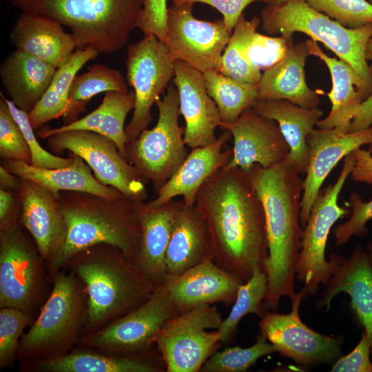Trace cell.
<instances>
[{"label":"cell","instance_id":"1","mask_svg":"<svg viewBox=\"0 0 372 372\" xmlns=\"http://www.w3.org/2000/svg\"><path fill=\"white\" fill-rule=\"evenodd\" d=\"M195 204L207 225L210 257L216 265L244 282L257 269L265 271V215L248 172L218 169L203 184Z\"/></svg>","mask_w":372,"mask_h":372},{"label":"cell","instance_id":"2","mask_svg":"<svg viewBox=\"0 0 372 372\" xmlns=\"http://www.w3.org/2000/svg\"><path fill=\"white\" fill-rule=\"evenodd\" d=\"M248 172L265 215L269 256L264 303L275 310L282 296L291 298L295 293L304 230L300 223L304 178L288 156L268 168L255 164Z\"/></svg>","mask_w":372,"mask_h":372},{"label":"cell","instance_id":"3","mask_svg":"<svg viewBox=\"0 0 372 372\" xmlns=\"http://www.w3.org/2000/svg\"><path fill=\"white\" fill-rule=\"evenodd\" d=\"M65 269L79 278L87 295V321L82 336L136 309L157 287L119 249L107 244L78 251Z\"/></svg>","mask_w":372,"mask_h":372},{"label":"cell","instance_id":"4","mask_svg":"<svg viewBox=\"0 0 372 372\" xmlns=\"http://www.w3.org/2000/svg\"><path fill=\"white\" fill-rule=\"evenodd\" d=\"M56 200L68 233L63 251L50 271V277L65 269L78 251L98 244L117 247L135 263L142 239L139 207L143 201L124 194L107 198L74 191L61 192Z\"/></svg>","mask_w":372,"mask_h":372},{"label":"cell","instance_id":"5","mask_svg":"<svg viewBox=\"0 0 372 372\" xmlns=\"http://www.w3.org/2000/svg\"><path fill=\"white\" fill-rule=\"evenodd\" d=\"M144 0H10L21 12L51 17L70 29L77 49L111 54L128 42Z\"/></svg>","mask_w":372,"mask_h":372},{"label":"cell","instance_id":"6","mask_svg":"<svg viewBox=\"0 0 372 372\" xmlns=\"http://www.w3.org/2000/svg\"><path fill=\"white\" fill-rule=\"evenodd\" d=\"M52 289L37 318L23 333L17 360H50L76 347L87 321V295L83 283L68 269L51 276Z\"/></svg>","mask_w":372,"mask_h":372},{"label":"cell","instance_id":"7","mask_svg":"<svg viewBox=\"0 0 372 372\" xmlns=\"http://www.w3.org/2000/svg\"><path fill=\"white\" fill-rule=\"evenodd\" d=\"M262 28L269 34H280L293 41L298 32L320 42L338 58L349 63L361 76L369 96L372 94V76L365 51L372 38V25L348 28L320 12L304 0H288L282 6L267 4L260 14Z\"/></svg>","mask_w":372,"mask_h":372},{"label":"cell","instance_id":"8","mask_svg":"<svg viewBox=\"0 0 372 372\" xmlns=\"http://www.w3.org/2000/svg\"><path fill=\"white\" fill-rule=\"evenodd\" d=\"M49 281L46 263L21 223L0 230V307L34 315L50 292Z\"/></svg>","mask_w":372,"mask_h":372},{"label":"cell","instance_id":"9","mask_svg":"<svg viewBox=\"0 0 372 372\" xmlns=\"http://www.w3.org/2000/svg\"><path fill=\"white\" fill-rule=\"evenodd\" d=\"M156 105L158 117L151 129L144 130L126 146L125 158L145 182L158 190L176 172L187 156L184 129L178 124L179 98L170 85Z\"/></svg>","mask_w":372,"mask_h":372},{"label":"cell","instance_id":"10","mask_svg":"<svg viewBox=\"0 0 372 372\" xmlns=\"http://www.w3.org/2000/svg\"><path fill=\"white\" fill-rule=\"evenodd\" d=\"M354 163L355 159L351 154L344 158L338 179L333 184L320 189L304 227L296 277L304 284L303 289L308 295L316 294L321 284L326 285L345 259L342 256L331 254V260L327 261L325 249L333 225L349 214V209L340 206L338 200Z\"/></svg>","mask_w":372,"mask_h":372},{"label":"cell","instance_id":"11","mask_svg":"<svg viewBox=\"0 0 372 372\" xmlns=\"http://www.w3.org/2000/svg\"><path fill=\"white\" fill-rule=\"evenodd\" d=\"M216 306L204 304L167 320L154 344L167 372H198L221 342Z\"/></svg>","mask_w":372,"mask_h":372},{"label":"cell","instance_id":"12","mask_svg":"<svg viewBox=\"0 0 372 372\" xmlns=\"http://www.w3.org/2000/svg\"><path fill=\"white\" fill-rule=\"evenodd\" d=\"M178 314L165 282L136 309L102 329L81 336L76 347L115 355L145 353L152 349L165 323Z\"/></svg>","mask_w":372,"mask_h":372},{"label":"cell","instance_id":"13","mask_svg":"<svg viewBox=\"0 0 372 372\" xmlns=\"http://www.w3.org/2000/svg\"><path fill=\"white\" fill-rule=\"evenodd\" d=\"M174 61L166 44L154 35L144 36L128 46L127 80L135 95L132 116L125 127L128 143L152 121L151 109L174 77Z\"/></svg>","mask_w":372,"mask_h":372},{"label":"cell","instance_id":"14","mask_svg":"<svg viewBox=\"0 0 372 372\" xmlns=\"http://www.w3.org/2000/svg\"><path fill=\"white\" fill-rule=\"evenodd\" d=\"M46 139L53 154L67 150L82 158L103 185L114 187L132 199H147L145 182L110 138L93 132L70 130L56 133Z\"/></svg>","mask_w":372,"mask_h":372},{"label":"cell","instance_id":"15","mask_svg":"<svg viewBox=\"0 0 372 372\" xmlns=\"http://www.w3.org/2000/svg\"><path fill=\"white\" fill-rule=\"evenodd\" d=\"M307 296L304 289L295 293L290 298L291 310L288 313L266 311L258 324L260 333L273 345L276 352L299 364L333 363L342 356V337L321 334L301 320L299 309Z\"/></svg>","mask_w":372,"mask_h":372},{"label":"cell","instance_id":"16","mask_svg":"<svg viewBox=\"0 0 372 372\" xmlns=\"http://www.w3.org/2000/svg\"><path fill=\"white\" fill-rule=\"evenodd\" d=\"M193 4H172L168 8L165 44L174 60L201 72L218 71L231 33L224 21H201L192 12Z\"/></svg>","mask_w":372,"mask_h":372},{"label":"cell","instance_id":"17","mask_svg":"<svg viewBox=\"0 0 372 372\" xmlns=\"http://www.w3.org/2000/svg\"><path fill=\"white\" fill-rule=\"evenodd\" d=\"M234 139L232 158L227 168L240 167L246 172L258 164L264 168L285 160L290 152L276 121L261 116L253 108L245 110L233 123L220 126Z\"/></svg>","mask_w":372,"mask_h":372},{"label":"cell","instance_id":"18","mask_svg":"<svg viewBox=\"0 0 372 372\" xmlns=\"http://www.w3.org/2000/svg\"><path fill=\"white\" fill-rule=\"evenodd\" d=\"M21 223L33 238L50 274L61 257L67 238V225L56 198L46 188L20 178Z\"/></svg>","mask_w":372,"mask_h":372},{"label":"cell","instance_id":"19","mask_svg":"<svg viewBox=\"0 0 372 372\" xmlns=\"http://www.w3.org/2000/svg\"><path fill=\"white\" fill-rule=\"evenodd\" d=\"M307 142L309 162L300 200L302 227L306 225L313 203L334 167L355 149L372 144V126L347 133H341L335 129H313Z\"/></svg>","mask_w":372,"mask_h":372},{"label":"cell","instance_id":"20","mask_svg":"<svg viewBox=\"0 0 372 372\" xmlns=\"http://www.w3.org/2000/svg\"><path fill=\"white\" fill-rule=\"evenodd\" d=\"M165 282L172 304L180 314L204 304H234L245 282L208 257Z\"/></svg>","mask_w":372,"mask_h":372},{"label":"cell","instance_id":"21","mask_svg":"<svg viewBox=\"0 0 372 372\" xmlns=\"http://www.w3.org/2000/svg\"><path fill=\"white\" fill-rule=\"evenodd\" d=\"M172 81L178 93L187 146L194 149L214 142L217 138L215 131L222 121L216 104L207 92L203 72L175 60Z\"/></svg>","mask_w":372,"mask_h":372},{"label":"cell","instance_id":"22","mask_svg":"<svg viewBox=\"0 0 372 372\" xmlns=\"http://www.w3.org/2000/svg\"><path fill=\"white\" fill-rule=\"evenodd\" d=\"M231 136L225 130L216 139L205 146L192 149L173 176L158 189L156 196L147 202L152 207H160L177 196L187 204H195L198 190L207 179L230 162L232 148L223 149Z\"/></svg>","mask_w":372,"mask_h":372},{"label":"cell","instance_id":"23","mask_svg":"<svg viewBox=\"0 0 372 372\" xmlns=\"http://www.w3.org/2000/svg\"><path fill=\"white\" fill-rule=\"evenodd\" d=\"M23 372H163L164 362L158 351L152 349L138 354L115 355L76 347L50 360L21 362Z\"/></svg>","mask_w":372,"mask_h":372},{"label":"cell","instance_id":"24","mask_svg":"<svg viewBox=\"0 0 372 372\" xmlns=\"http://www.w3.org/2000/svg\"><path fill=\"white\" fill-rule=\"evenodd\" d=\"M309 55L319 58L327 65L331 78L332 88L327 94L331 103L329 114L319 120V129H335L341 133L349 131L362 102L369 96L364 83L357 72L347 63L325 54L311 39L305 41Z\"/></svg>","mask_w":372,"mask_h":372},{"label":"cell","instance_id":"25","mask_svg":"<svg viewBox=\"0 0 372 372\" xmlns=\"http://www.w3.org/2000/svg\"><path fill=\"white\" fill-rule=\"evenodd\" d=\"M9 37L16 49L56 68L64 65L77 48L72 34L67 33L59 21L37 12H21Z\"/></svg>","mask_w":372,"mask_h":372},{"label":"cell","instance_id":"26","mask_svg":"<svg viewBox=\"0 0 372 372\" xmlns=\"http://www.w3.org/2000/svg\"><path fill=\"white\" fill-rule=\"evenodd\" d=\"M325 285L317 302L318 307L329 310L337 294L347 293L351 308L368 336L372 355V262L366 249L358 246Z\"/></svg>","mask_w":372,"mask_h":372},{"label":"cell","instance_id":"27","mask_svg":"<svg viewBox=\"0 0 372 372\" xmlns=\"http://www.w3.org/2000/svg\"><path fill=\"white\" fill-rule=\"evenodd\" d=\"M210 236L205 219L196 204H187L181 200L166 251L167 279L210 257Z\"/></svg>","mask_w":372,"mask_h":372},{"label":"cell","instance_id":"28","mask_svg":"<svg viewBox=\"0 0 372 372\" xmlns=\"http://www.w3.org/2000/svg\"><path fill=\"white\" fill-rule=\"evenodd\" d=\"M308 56L305 42L293 43L284 59L262 74L258 100H287L307 108L318 107L320 95L309 88L305 79Z\"/></svg>","mask_w":372,"mask_h":372},{"label":"cell","instance_id":"29","mask_svg":"<svg viewBox=\"0 0 372 372\" xmlns=\"http://www.w3.org/2000/svg\"><path fill=\"white\" fill-rule=\"evenodd\" d=\"M180 202L174 199L158 207L140 204L142 239L135 264L156 287L167 280L165 256Z\"/></svg>","mask_w":372,"mask_h":372},{"label":"cell","instance_id":"30","mask_svg":"<svg viewBox=\"0 0 372 372\" xmlns=\"http://www.w3.org/2000/svg\"><path fill=\"white\" fill-rule=\"evenodd\" d=\"M57 68L16 49L0 66L2 85L19 109L30 113L48 89Z\"/></svg>","mask_w":372,"mask_h":372},{"label":"cell","instance_id":"31","mask_svg":"<svg viewBox=\"0 0 372 372\" xmlns=\"http://www.w3.org/2000/svg\"><path fill=\"white\" fill-rule=\"evenodd\" d=\"M71 154L73 161L70 165L55 169L40 168L17 160H3L1 165L20 178L32 180L43 186L56 198L63 191L86 192L107 198L123 195L114 187L99 182L84 160L75 154Z\"/></svg>","mask_w":372,"mask_h":372},{"label":"cell","instance_id":"32","mask_svg":"<svg viewBox=\"0 0 372 372\" xmlns=\"http://www.w3.org/2000/svg\"><path fill=\"white\" fill-rule=\"evenodd\" d=\"M252 108L278 123L287 142L288 158L301 175H305L309 162L307 138L322 116L318 107L307 108L287 100H257Z\"/></svg>","mask_w":372,"mask_h":372},{"label":"cell","instance_id":"33","mask_svg":"<svg viewBox=\"0 0 372 372\" xmlns=\"http://www.w3.org/2000/svg\"><path fill=\"white\" fill-rule=\"evenodd\" d=\"M134 105L133 90L127 92L109 91L105 92L100 105L92 112L59 127L43 126L37 130V134L41 138H47L56 133L70 130L93 132L112 140L125 158L128 140L125 132V121L128 113L134 110Z\"/></svg>","mask_w":372,"mask_h":372},{"label":"cell","instance_id":"34","mask_svg":"<svg viewBox=\"0 0 372 372\" xmlns=\"http://www.w3.org/2000/svg\"><path fill=\"white\" fill-rule=\"evenodd\" d=\"M99 54L92 48L77 49L64 65L57 68L44 94L28 114L34 130L50 121L64 116L74 77L86 63L97 59Z\"/></svg>","mask_w":372,"mask_h":372},{"label":"cell","instance_id":"35","mask_svg":"<svg viewBox=\"0 0 372 372\" xmlns=\"http://www.w3.org/2000/svg\"><path fill=\"white\" fill-rule=\"evenodd\" d=\"M203 75L207 92L218 107L221 125L234 122L258 100L257 85L235 80L216 70Z\"/></svg>","mask_w":372,"mask_h":372},{"label":"cell","instance_id":"36","mask_svg":"<svg viewBox=\"0 0 372 372\" xmlns=\"http://www.w3.org/2000/svg\"><path fill=\"white\" fill-rule=\"evenodd\" d=\"M112 90L129 92L124 76L117 70L95 64L87 72L76 75L69 92L68 108L63 116L65 124L78 119V115L85 110L92 97Z\"/></svg>","mask_w":372,"mask_h":372},{"label":"cell","instance_id":"37","mask_svg":"<svg viewBox=\"0 0 372 372\" xmlns=\"http://www.w3.org/2000/svg\"><path fill=\"white\" fill-rule=\"evenodd\" d=\"M260 19L248 21L242 14L236 23L220 59L218 71L235 80L257 85L261 71L254 66L248 57V45Z\"/></svg>","mask_w":372,"mask_h":372},{"label":"cell","instance_id":"38","mask_svg":"<svg viewBox=\"0 0 372 372\" xmlns=\"http://www.w3.org/2000/svg\"><path fill=\"white\" fill-rule=\"evenodd\" d=\"M267 285L266 272L257 269L240 287L231 311L216 329L220 333L222 343L230 339L243 317L254 313L261 318L266 312L267 307L263 302L267 293Z\"/></svg>","mask_w":372,"mask_h":372},{"label":"cell","instance_id":"39","mask_svg":"<svg viewBox=\"0 0 372 372\" xmlns=\"http://www.w3.org/2000/svg\"><path fill=\"white\" fill-rule=\"evenodd\" d=\"M276 352L273 345L260 333L247 348L227 347L215 351L203 364L202 372H243L261 357Z\"/></svg>","mask_w":372,"mask_h":372},{"label":"cell","instance_id":"40","mask_svg":"<svg viewBox=\"0 0 372 372\" xmlns=\"http://www.w3.org/2000/svg\"><path fill=\"white\" fill-rule=\"evenodd\" d=\"M34 320V315L29 312L13 307H0L1 370L13 366L24 330Z\"/></svg>","mask_w":372,"mask_h":372},{"label":"cell","instance_id":"41","mask_svg":"<svg viewBox=\"0 0 372 372\" xmlns=\"http://www.w3.org/2000/svg\"><path fill=\"white\" fill-rule=\"evenodd\" d=\"M348 28L372 25V3L366 0H304Z\"/></svg>","mask_w":372,"mask_h":372},{"label":"cell","instance_id":"42","mask_svg":"<svg viewBox=\"0 0 372 372\" xmlns=\"http://www.w3.org/2000/svg\"><path fill=\"white\" fill-rule=\"evenodd\" d=\"M0 156L31 164L32 156L24 135L13 117L5 96L0 93Z\"/></svg>","mask_w":372,"mask_h":372},{"label":"cell","instance_id":"43","mask_svg":"<svg viewBox=\"0 0 372 372\" xmlns=\"http://www.w3.org/2000/svg\"><path fill=\"white\" fill-rule=\"evenodd\" d=\"M5 99L28 145L32 156V165L40 168L55 169L70 165L72 163L73 157L71 153L68 158H63L43 149L37 139L34 130L29 120V113L19 109L6 96Z\"/></svg>","mask_w":372,"mask_h":372},{"label":"cell","instance_id":"44","mask_svg":"<svg viewBox=\"0 0 372 372\" xmlns=\"http://www.w3.org/2000/svg\"><path fill=\"white\" fill-rule=\"evenodd\" d=\"M293 43L282 36L269 37L255 32L248 45V57L254 66L265 71L284 59Z\"/></svg>","mask_w":372,"mask_h":372},{"label":"cell","instance_id":"45","mask_svg":"<svg viewBox=\"0 0 372 372\" xmlns=\"http://www.w3.org/2000/svg\"><path fill=\"white\" fill-rule=\"evenodd\" d=\"M351 209L350 218L333 229V235L338 245L347 243L353 236H364L366 233V223L372 219V199L363 201L360 194L353 191L349 196Z\"/></svg>","mask_w":372,"mask_h":372},{"label":"cell","instance_id":"46","mask_svg":"<svg viewBox=\"0 0 372 372\" xmlns=\"http://www.w3.org/2000/svg\"><path fill=\"white\" fill-rule=\"evenodd\" d=\"M167 11V0H144L135 28L144 36L154 35L165 43Z\"/></svg>","mask_w":372,"mask_h":372},{"label":"cell","instance_id":"47","mask_svg":"<svg viewBox=\"0 0 372 372\" xmlns=\"http://www.w3.org/2000/svg\"><path fill=\"white\" fill-rule=\"evenodd\" d=\"M371 353V344L364 331L354 349L349 354L339 358L333 364L331 371L372 372Z\"/></svg>","mask_w":372,"mask_h":372},{"label":"cell","instance_id":"48","mask_svg":"<svg viewBox=\"0 0 372 372\" xmlns=\"http://www.w3.org/2000/svg\"><path fill=\"white\" fill-rule=\"evenodd\" d=\"M255 1L267 3V0H173L172 3H202L212 6L221 13L226 28L231 34L243 10Z\"/></svg>","mask_w":372,"mask_h":372},{"label":"cell","instance_id":"49","mask_svg":"<svg viewBox=\"0 0 372 372\" xmlns=\"http://www.w3.org/2000/svg\"><path fill=\"white\" fill-rule=\"evenodd\" d=\"M21 202L18 191L0 189V230L21 223Z\"/></svg>","mask_w":372,"mask_h":372},{"label":"cell","instance_id":"50","mask_svg":"<svg viewBox=\"0 0 372 372\" xmlns=\"http://www.w3.org/2000/svg\"><path fill=\"white\" fill-rule=\"evenodd\" d=\"M351 154L355 159L350 176L355 182L372 184V144L369 150L361 147Z\"/></svg>","mask_w":372,"mask_h":372},{"label":"cell","instance_id":"51","mask_svg":"<svg viewBox=\"0 0 372 372\" xmlns=\"http://www.w3.org/2000/svg\"><path fill=\"white\" fill-rule=\"evenodd\" d=\"M372 126V94L360 104L351 121L349 132L365 130Z\"/></svg>","mask_w":372,"mask_h":372},{"label":"cell","instance_id":"52","mask_svg":"<svg viewBox=\"0 0 372 372\" xmlns=\"http://www.w3.org/2000/svg\"><path fill=\"white\" fill-rule=\"evenodd\" d=\"M20 178L0 165V189L18 191Z\"/></svg>","mask_w":372,"mask_h":372},{"label":"cell","instance_id":"53","mask_svg":"<svg viewBox=\"0 0 372 372\" xmlns=\"http://www.w3.org/2000/svg\"><path fill=\"white\" fill-rule=\"evenodd\" d=\"M365 57L368 63L370 62V64H369V65L372 76V38H371L367 43L365 51Z\"/></svg>","mask_w":372,"mask_h":372},{"label":"cell","instance_id":"54","mask_svg":"<svg viewBox=\"0 0 372 372\" xmlns=\"http://www.w3.org/2000/svg\"><path fill=\"white\" fill-rule=\"evenodd\" d=\"M288 0H267V3L272 6H282L287 2Z\"/></svg>","mask_w":372,"mask_h":372},{"label":"cell","instance_id":"55","mask_svg":"<svg viewBox=\"0 0 372 372\" xmlns=\"http://www.w3.org/2000/svg\"><path fill=\"white\" fill-rule=\"evenodd\" d=\"M366 251L372 262V240L367 244Z\"/></svg>","mask_w":372,"mask_h":372},{"label":"cell","instance_id":"56","mask_svg":"<svg viewBox=\"0 0 372 372\" xmlns=\"http://www.w3.org/2000/svg\"><path fill=\"white\" fill-rule=\"evenodd\" d=\"M370 2L372 3V0H370Z\"/></svg>","mask_w":372,"mask_h":372},{"label":"cell","instance_id":"57","mask_svg":"<svg viewBox=\"0 0 372 372\" xmlns=\"http://www.w3.org/2000/svg\"><path fill=\"white\" fill-rule=\"evenodd\" d=\"M9 1H10V0H9Z\"/></svg>","mask_w":372,"mask_h":372}]
</instances>
